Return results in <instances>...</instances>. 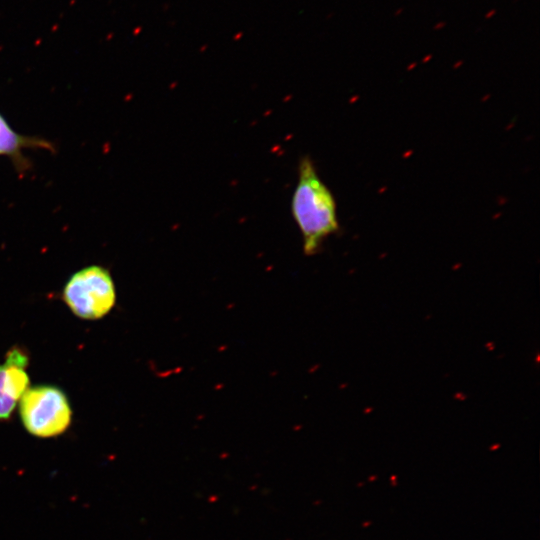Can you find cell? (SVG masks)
Instances as JSON below:
<instances>
[{
    "label": "cell",
    "mask_w": 540,
    "mask_h": 540,
    "mask_svg": "<svg viewBox=\"0 0 540 540\" xmlns=\"http://www.w3.org/2000/svg\"><path fill=\"white\" fill-rule=\"evenodd\" d=\"M291 211L306 255L315 254L324 240L339 229L335 198L307 156L299 163Z\"/></svg>",
    "instance_id": "obj_1"
},
{
    "label": "cell",
    "mask_w": 540,
    "mask_h": 540,
    "mask_svg": "<svg viewBox=\"0 0 540 540\" xmlns=\"http://www.w3.org/2000/svg\"><path fill=\"white\" fill-rule=\"evenodd\" d=\"M19 411L25 429L36 437L58 436L71 423L72 411L66 394L51 385L28 388L20 399Z\"/></svg>",
    "instance_id": "obj_2"
},
{
    "label": "cell",
    "mask_w": 540,
    "mask_h": 540,
    "mask_svg": "<svg viewBox=\"0 0 540 540\" xmlns=\"http://www.w3.org/2000/svg\"><path fill=\"white\" fill-rule=\"evenodd\" d=\"M63 299L78 317L95 320L114 306V282L105 268L92 265L73 274L63 290Z\"/></svg>",
    "instance_id": "obj_3"
},
{
    "label": "cell",
    "mask_w": 540,
    "mask_h": 540,
    "mask_svg": "<svg viewBox=\"0 0 540 540\" xmlns=\"http://www.w3.org/2000/svg\"><path fill=\"white\" fill-rule=\"evenodd\" d=\"M27 353L14 347L0 364V420H8L15 409L17 401L28 389L29 377Z\"/></svg>",
    "instance_id": "obj_4"
},
{
    "label": "cell",
    "mask_w": 540,
    "mask_h": 540,
    "mask_svg": "<svg viewBox=\"0 0 540 540\" xmlns=\"http://www.w3.org/2000/svg\"><path fill=\"white\" fill-rule=\"evenodd\" d=\"M48 141L40 138L24 136L13 130L0 114V156H7L18 165L19 169L27 167L23 152L29 148L51 149Z\"/></svg>",
    "instance_id": "obj_5"
},
{
    "label": "cell",
    "mask_w": 540,
    "mask_h": 540,
    "mask_svg": "<svg viewBox=\"0 0 540 540\" xmlns=\"http://www.w3.org/2000/svg\"><path fill=\"white\" fill-rule=\"evenodd\" d=\"M446 26V22L445 21H439L437 24L434 25L433 29L434 30H439V29H442Z\"/></svg>",
    "instance_id": "obj_6"
},
{
    "label": "cell",
    "mask_w": 540,
    "mask_h": 540,
    "mask_svg": "<svg viewBox=\"0 0 540 540\" xmlns=\"http://www.w3.org/2000/svg\"><path fill=\"white\" fill-rule=\"evenodd\" d=\"M496 14V9H492L490 11H488L486 14H485V19H489L491 17H493L494 15Z\"/></svg>",
    "instance_id": "obj_7"
},
{
    "label": "cell",
    "mask_w": 540,
    "mask_h": 540,
    "mask_svg": "<svg viewBox=\"0 0 540 540\" xmlns=\"http://www.w3.org/2000/svg\"><path fill=\"white\" fill-rule=\"evenodd\" d=\"M403 10H404V8H399L398 10H396V11L394 12V15H395V16L400 15V14L403 12Z\"/></svg>",
    "instance_id": "obj_8"
}]
</instances>
